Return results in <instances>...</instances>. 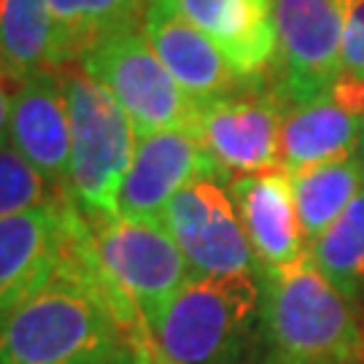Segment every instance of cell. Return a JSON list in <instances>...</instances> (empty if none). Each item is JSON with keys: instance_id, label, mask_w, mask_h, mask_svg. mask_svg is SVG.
<instances>
[{"instance_id": "7c38bea8", "label": "cell", "mask_w": 364, "mask_h": 364, "mask_svg": "<svg viewBox=\"0 0 364 364\" xmlns=\"http://www.w3.org/2000/svg\"><path fill=\"white\" fill-rule=\"evenodd\" d=\"M362 135L364 78L343 73L318 97L287 108L281 130V165L291 173L356 156Z\"/></svg>"}, {"instance_id": "9a60e30c", "label": "cell", "mask_w": 364, "mask_h": 364, "mask_svg": "<svg viewBox=\"0 0 364 364\" xmlns=\"http://www.w3.org/2000/svg\"><path fill=\"white\" fill-rule=\"evenodd\" d=\"M144 30L162 65L195 103L232 95L257 78L237 73V68L205 33L189 25L162 0H146Z\"/></svg>"}, {"instance_id": "7a4b0ae2", "label": "cell", "mask_w": 364, "mask_h": 364, "mask_svg": "<svg viewBox=\"0 0 364 364\" xmlns=\"http://www.w3.org/2000/svg\"><path fill=\"white\" fill-rule=\"evenodd\" d=\"M267 364H353L362 321L311 254L262 273Z\"/></svg>"}, {"instance_id": "4fadbf2b", "label": "cell", "mask_w": 364, "mask_h": 364, "mask_svg": "<svg viewBox=\"0 0 364 364\" xmlns=\"http://www.w3.org/2000/svg\"><path fill=\"white\" fill-rule=\"evenodd\" d=\"M9 146L25 156L57 192H65L70 170V111L60 70H38L14 84Z\"/></svg>"}, {"instance_id": "e0dca14e", "label": "cell", "mask_w": 364, "mask_h": 364, "mask_svg": "<svg viewBox=\"0 0 364 364\" xmlns=\"http://www.w3.org/2000/svg\"><path fill=\"white\" fill-rule=\"evenodd\" d=\"M146 0H49L52 49L49 68L78 65L100 41L144 22Z\"/></svg>"}, {"instance_id": "44dd1931", "label": "cell", "mask_w": 364, "mask_h": 364, "mask_svg": "<svg viewBox=\"0 0 364 364\" xmlns=\"http://www.w3.org/2000/svg\"><path fill=\"white\" fill-rule=\"evenodd\" d=\"M60 195L14 146H0V216L36 208Z\"/></svg>"}, {"instance_id": "30bf717a", "label": "cell", "mask_w": 364, "mask_h": 364, "mask_svg": "<svg viewBox=\"0 0 364 364\" xmlns=\"http://www.w3.org/2000/svg\"><path fill=\"white\" fill-rule=\"evenodd\" d=\"M197 178H224L192 130L138 135L130 170L122 181L117 213L130 221L162 224L170 200Z\"/></svg>"}, {"instance_id": "277c9868", "label": "cell", "mask_w": 364, "mask_h": 364, "mask_svg": "<svg viewBox=\"0 0 364 364\" xmlns=\"http://www.w3.org/2000/svg\"><path fill=\"white\" fill-rule=\"evenodd\" d=\"M90 224L114 316L144 353L154 343L151 326L192 281L189 262L165 224L122 216Z\"/></svg>"}, {"instance_id": "603a6c76", "label": "cell", "mask_w": 364, "mask_h": 364, "mask_svg": "<svg viewBox=\"0 0 364 364\" xmlns=\"http://www.w3.org/2000/svg\"><path fill=\"white\" fill-rule=\"evenodd\" d=\"M11 78L0 70V146H9V108H11Z\"/></svg>"}, {"instance_id": "484cf974", "label": "cell", "mask_w": 364, "mask_h": 364, "mask_svg": "<svg viewBox=\"0 0 364 364\" xmlns=\"http://www.w3.org/2000/svg\"><path fill=\"white\" fill-rule=\"evenodd\" d=\"M359 159H362V168H364V135H362V144H359Z\"/></svg>"}, {"instance_id": "5bb4252c", "label": "cell", "mask_w": 364, "mask_h": 364, "mask_svg": "<svg viewBox=\"0 0 364 364\" xmlns=\"http://www.w3.org/2000/svg\"><path fill=\"white\" fill-rule=\"evenodd\" d=\"M227 183L262 273L311 254L294 205L291 176L284 165L232 176Z\"/></svg>"}, {"instance_id": "ffe728a7", "label": "cell", "mask_w": 364, "mask_h": 364, "mask_svg": "<svg viewBox=\"0 0 364 364\" xmlns=\"http://www.w3.org/2000/svg\"><path fill=\"white\" fill-rule=\"evenodd\" d=\"M313 264L353 305L364 299V186L329 230L311 246Z\"/></svg>"}, {"instance_id": "5b68a950", "label": "cell", "mask_w": 364, "mask_h": 364, "mask_svg": "<svg viewBox=\"0 0 364 364\" xmlns=\"http://www.w3.org/2000/svg\"><path fill=\"white\" fill-rule=\"evenodd\" d=\"M70 111V170L65 195L90 221L117 213L122 181L135 154V127L111 92L81 65L60 70Z\"/></svg>"}, {"instance_id": "8992f818", "label": "cell", "mask_w": 364, "mask_h": 364, "mask_svg": "<svg viewBox=\"0 0 364 364\" xmlns=\"http://www.w3.org/2000/svg\"><path fill=\"white\" fill-rule=\"evenodd\" d=\"M84 68L130 117L135 135L195 130L197 103L156 57L144 22L100 41L81 57Z\"/></svg>"}, {"instance_id": "8fae6325", "label": "cell", "mask_w": 364, "mask_h": 364, "mask_svg": "<svg viewBox=\"0 0 364 364\" xmlns=\"http://www.w3.org/2000/svg\"><path fill=\"white\" fill-rule=\"evenodd\" d=\"M68 210L63 192L49 203L0 216V313L49 287L65 259Z\"/></svg>"}, {"instance_id": "d6986e66", "label": "cell", "mask_w": 364, "mask_h": 364, "mask_svg": "<svg viewBox=\"0 0 364 364\" xmlns=\"http://www.w3.org/2000/svg\"><path fill=\"white\" fill-rule=\"evenodd\" d=\"M49 0H0V70L11 84L49 68Z\"/></svg>"}, {"instance_id": "6da1fadb", "label": "cell", "mask_w": 364, "mask_h": 364, "mask_svg": "<svg viewBox=\"0 0 364 364\" xmlns=\"http://www.w3.org/2000/svg\"><path fill=\"white\" fill-rule=\"evenodd\" d=\"M0 364H141L100 294L95 267L65 251L49 287L0 313Z\"/></svg>"}, {"instance_id": "ba28073f", "label": "cell", "mask_w": 364, "mask_h": 364, "mask_svg": "<svg viewBox=\"0 0 364 364\" xmlns=\"http://www.w3.org/2000/svg\"><path fill=\"white\" fill-rule=\"evenodd\" d=\"M227 178H197L170 200L162 224L181 246L192 278L259 273Z\"/></svg>"}, {"instance_id": "3957f363", "label": "cell", "mask_w": 364, "mask_h": 364, "mask_svg": "<svg viewBox=\"0 0 364 364\" xmlns=\"http://www.w3.org/2000/svg\"><path fill=\"white\" fill-rule=\"evenodd\" d=\"M159 351L178 364H254L264 351L262 275L192 278L151 326Z\"/></svg>"}, {"instance_id": "cb8c5ba5", "label": "cell", "mask_w": 364, "mask_h": 364, "mask_svg": "<svg viewBox=\"0 0 364 364\" xmlns=\"http://www.w3.org/2000/svg\"><path fill=\"white\" fill-rule=\"evenodd\" d=\"M141 364H178V362L168 359L165 353L159 351V346H156V343H151V346L144 351V356H141Z\"/></svg>"}, {"instance_id": "52a82bcc", "label": "cell", "mask_w": 364, "mask_h": 364, "mask_svg": "<svg viewBox=\"0 0 364 364\" xmlns=\"http://www.w3.org/2000/svg\"><path fill=\"white\" fill-rule=\"evenodd\" d=\"M259 78L232 95L197 103L192 132L227 181L278 168L281 162V130L289 105L275 87L267 90Z\"/></svg>"}, {"instance_id": "ac0fdd59", "label": "cell", "mask_w": 364, "mask_h": 364, "mask_svg": "<svg viewBox=\"0 0 364 364\" xmlns=\"http://www.w3.org/2000/svg\"><path fill=\"white\" fill-rule=\"evenodd\" d=\"M289 176L308 248L346 213V208L364 186V168L359 154L340 162L291 170Z\"/></svg>"}, {"instance_id": "d4e9b609", "label": "cell", "mask_w": 364, "mask_h": 364, "mask_svg": "<svg viewBox=\"0 0 364 364\" xmlns=\"http://www.w3.org/2000/svg\"><path fill=\"white\" fill-rule=\"evenodd\" d=\"M353 364H364V326H362V340H359V351H356V362Z\"/></svg>"}, {"instance_id": "2e32d148", "label": "cell", "mask_w": 364, "mask_h": 364, "mask_svg": "<svg viewBox=\"0 0 364 364\" xmlns=\"http://www.w3.org/2000/svg\"><path fill=\"white\" fill-rule=\"evenodd\" d=\"M205 33L237 73L254 78L273 68V0H162Z\"/></svg>"}, {"instance_id": "9c48e42d", "label": "cell", "mask_w": 364, "mask_h": 364, "mask_svg": "<svg viewBox=\"0 0 364 364\" xmlns=\"http://www.w3.org/2000/svg\"><path fill=\"white\" fill-rule=\"evenodd\" d=\"M275 90L287 105L308 103L343 76L338 0H273Z\"/></svg>"}, {"instance_id": "7402d4cb", "label": "cell", "mask_w": 364, "mask_h": 364, "mask_svg": "<svg viewBox=\"0 0 364 364\" xmlns=\"http://www.w3.org/2000/svg\"><path fill=\"white\" fill-rule=\"evenodd\" d=\"M343 16V73L364 78V0H338Z\"/></svg>"}]
</instances>
